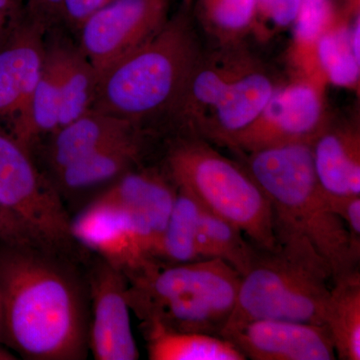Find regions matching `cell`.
<instances>
[{
    "instance_id": "obj_34",
    "label": "cell",
    "mask_w": 360,
    "mask_h": 360,
    "mask_svg": "<svg viewBox=\"0 0 360 360\" xmlns=\"http://www.w3.org/2000/svg\"><path fill=\"white\" fill-rule=\"evenodd\" d=\"M18 359V357H15V355L13 354V352L7 350L6 347H4V345L1 343V338H0V360H15Z\"/></svg>"
},
{
    "instance_id": "obj_9",
    "label": "cell",
    "mask_w": 360,
    "mask_h": 360,
    "mask_svg": "<svg viewBox=\"0 0 360 360\" xmlns=\"http://www.w3.org/2000/svg\"><path fill=\"white\" fill-rule=\"evenodd\" d=\"M326 87L316 78L292 75L288 82L279 84L257 120L229 149L239 155L288 144H311L333 122Z\"/></svg>"
},
{
    "instance_id": "obj_23",
    "label": "cell",
    "mask_w": 360,
    "mask_h": 360,
    "mask_svg": "<svg viewBox=\"0 0 360 360\" xmlns=\"http://www.w3.org/2000/svg\"><path fill=\"white\" fill-rule=\"evenodd\" d=\"M338 13L333 0H302L291 27L292 39L288 51L292 75L316 78L326 82L317 68V44Z\"/></svg>"
},
{
    "instance_id": "obj_11",
    "label": "cell",
    "mask_w": 360,
    "mask_h": 360,
    "mask_svg": "<svg viewBox=\"0 0 360 360\" xmlns=\"http://www.w3.org/2000/svg\"><path fill=\"white\" fill-rule=\"evenodd\" d=\"M86 272L91 304L89 350L92 356L96 360L139 359L124 271L97 255Z\"/></svg>"
},
{
    "instance_id": "obj_5",
    "label": "cell",
    "mask_w": 360,
    "mask_h": 360,
    "mask_svg": "<svg viewBox=\"0 0 360 360\" xmlns=\"http://www.w3.org/2000/svg\"><path fill=\"white\" fill-rule=\"evenodd\" d=\"M239 156L269 198L274 231L296 232L309 239L328 260L333 281L359 270L345 222L331 210L315 175L311 144L274 146Z\"/></svg>"
},
{
    "instance_id": "obj_27",
    "label": "cell",
    "mask_w": 360,
    "mask_h": 360,
    "mask_svg": "<svg viewBox=\"0 0 360 360\" xmlns=\"http://www.w3.org/2000/svg\"><path fill=\"white\" fill-rule=\"evenodd\" d=\"M195 13L217 44H240L252 30L255 0H196Z\"/></svg>"
},
{
    "instance_id": "obj_22",
    "label": "cell",
    "mask_w": 360,
    "mask_h": 360,
    "mask_svg": "<svg viewBox=\"0 0 360 360\" xmlns=\"http://www.w3.org/2000/svg\"><path fill=\"white\" fill-rule=\"evenodd\" d=\"M200 210V202L179 188L167 226L148 262L174 265L200 260L198 250Z\"/></svg>"
},
{
    "instance_id": "obj_21",
    "label": "cell",
    "mask_w": 360,
    "mask_h": 360,
    "mask_svg": "<svg viewBox=\"0 0 360 360\" xmlns=\"http://www.w3.org/2000/svg\"><path fill=\"white\" fill-rule=\"evenodd\" d=\"M324 326L328 329L338 359H360L359 270L333 281Z\"/></svg>"
},
{
    "instance_id": "obj_14",
    "label": "cell",
    "mask_w": 360,
    "mask_h": 360,
    "mask_svg": "<svg viewBox=\"0 0 360 360\" xmlns=\"http://www.w3.org/2000/svg\"><path fill=\"white\" fill-rule=\"evenodd\" d=\"M177 188L165 167L141 165L122 175L96 201L122 208L131 215L148 260L160 240L176 198Z\"/></svg>"
},
{
    "instance_id": "obj_16",
    "label": "cell",
    "mask_w": 360,
    "mask_h": 360,
    "mask_svg": "<svg viewBox=\"0 0 360 360\" xmlns=\"http://www.w3.org/2000/svg\"><path fill=\"white\" fill-rule=\"evenodd\" d=\"M312 163L329 198L360 196L359 123L331 122L311 143Z\"/></svg>"
},
{
    "instance_id": "obj_20",
    "label": "cell",
    "mask_w": 360,
    "mask_h": 360,
    "mask_svg": "<svg viewBox=\"0 0 360 360\" xmlns=\"http://www.w3.org/2000/svg\"><path fill=\"white\" fill-rule=\"evenodd\" d=\"M63 56V44H47L44 66L33 89L27 113L13 134L30 151L42 135L53 134L59 129Z\"/></svg>"
},
{
    "instance_id": "obj_25",
    "label": "cell",
    "mask_w": 360,
    "mask_h": 360,
    "mask_svg": "<svg viewBox=\"0 0 360 360\" xmlns=\"http://www.w3.org/2000/svg\"><path fill=\"white\" fill-rule=\"evenodd\" d=\"M257 248L238 226L201 206L198 236L200 259L219 258L243 276L250 269Z\"/></svg>"
},
{
    "instance_id": "obj_24",
    "label": "cell",
    "mask_w": 360,
    "mask_h": 360,
    "mask_svg": "<svg viewBox=\"0 0 360 360\" xmlns=\"http://www.w3.org/2000/svg\"><path fill=\"white\" fill-rule=\"evenodd\" d=\"M151 360H245L231 341L200 333L150 328L143 330Z\"/></svg>"
},
{
    "instance_id": "obj_32",
    "label": "cell",
    "mask_w": 360,
    "mask_h": 360,
    "mask_svg": "<svg viewBox=\"0 0 360 360\" xmlns=\"http://www.w3.org/2000/svg\"><path fill=\"white\" fill-rule=\"evenodd\" d=\"M25 13L20 0H0V46Z\"/></svg>"
},
{
    "instance_id": "obj_8",
    "label": "cell",
    "mask_w": 360,
    "mask_h": 360,
    "mask_svg": "<svg viewBox=\"0 0 360 360\" xmlns=\"http://www.w3.org/2000/svg\"><path fill=\"white\" fill-rule=\"evenodd\" d=\"M0 210L22 241L79 257L82 248L58 189L33 162L32 151L0 123Z\"/></svg>"
},
{
    "instance_id": "obj_15",
    "label": "cell",
    "mask_w": 360,
    "mask_h": 360,
    "mask_svg": "<svg viewBox=\"0 0 360 360\" xmlns=\"http://www.w3.org/2000/svg\"><path fill=\"white\" fill-rule=\"evenodd\" d=\"M72 233L82 248L123 271L146 262L131 215L117 206L94 200L71 221Z\"/></svg>"
},
{
    "instance_id": "obj_1",
    "label": "cell",
    "mask_w": 360,
    "mask_h": 360,
    "mask_svg": "<svg viewBox=\"0 0 360 360\" xmlns=\"http://www.w3.org/2000/svg\"><path fill=\"white\" fill-rule=\"evenodd\" d=\"M91 304L78 257L0 240V338L25 360H84Z\"/></svg>"
},
{
    "instance_id": "obj_35",
    "label": "cell",
    "mask_w": 360,
    "mask_h": 360,
    "mask_svg": "<svg viewBox=\"0 0 360 360\" xmlns=\"http://www.w3.org/2000/svg\"><path fill=\"white\" fill-rule=\"evenodd\" d=\"M191 2H193V0H184V4H186V6L187 7L191 6Z\"/></svg>"
},
{
    "instance_id": "obj_26",
    "label": "cell",
    "mask_w": 360,
    "mask_h": 360,
    "mask_svg": "<svg viewBox=\"0 0 360 360\" xmlns=\"http://www.w3.org/2000/svg\"><path fill=\"white\" fill-rule=\"evenodd\" d=\"M97 84L98 73L89 59L78 47L63 44L59 129L91 110Z\"/></svg>"
},
{
    "instance_id": "obj_31",
    "label": "cell",
    "mask_w": 360,
    "mask_h": 360,
    "mask_svg": "<svg viewBox=\"0 0 360 360\" xmlns=\"http://www.w3.org/2000/svg\"><path fill=\"white\" fill-rule=\"evenodd\" d=\"M63 0H27L26 13L37 18L47 27L63 20Z\"/></svg>"
},
{
    "instance_id": "obj_4",
    "label": "cell",
    "mask_w": 360,
    "mask_h": 360,
    "mask_svg": "<svg viewBox=\"0 0 360 360\" xmlns=\"http://www.w3.org/2000/svg\"><path fill=\"white\" fill-rule=\"evenodd\" d=\"M127 300L142 329L220 336L233 312L241 276L219 258L125 270Z\"/></svg>"
},
{
    "instance_id": "obj_10",
    "label": "cell",
    "mask_w": 360,
    "mask_h": 360,
    "mask_svg": "<svg viewBox=\"0 0 360 360\" xmlns=\"http://www.w3.org/2000/svg\"><path fill=\"white\" fill-rule=\"evenodd\" d=\"M169 0H113L82 22L78 49L101 75L167 23Z\"/></svg>"
},
{
    "instance_id": "obj_19",
    "label": "cell",
    "mask_w": 360,
    "mask_h": 360,
    "mask_svg": "<svg viewBox=\"0 0 360 360\" xmlns=\"http://www.w3.org/2000/svg\"><path fill=\"white\" fill-rule=\"evenodd\" d=\"M144 146L141 130L98 149L56 174V182L60 187L58 189L80 191L115 177L120 179L129 170L141 165Z\"/></svg>"
},
{
    "instance_id": "obj_12",
    "label": "cell",
    "mask_w": 360,
    "mask_h": 360,
    "mask_svg": "<svg viewBox=\"0 0 360 360\" xmlns=\"http://www.w3.org/2000/svg\"><path fill=\"white\" fill-rule=\"evenodd\" d=\"M47 30L26 13L0 46V123L11 134L25 120L41 72Z\"/></svg>"
},
{
    "instance_id": "obj_28",
    "label": "cell",
    "mask_w": 360,
    "mask_h": 360,
    "mask_svg": "<svg viewBox=\"0 0 360 360\" xmlns=\"http://www.w3.org/2000/svg\"><path fill=\"white\" fill-rule=\"evenodd\" d=\"M302 0H255L251 33L259 42H269L292 27Z\"/></svg>"
},
{
    "instance_id": "obj_6",
    "label": "cell",
    "mask_w": 360,
    "mask_h": 360,
    "mask_svg": "<svg viewBox=\"0 0 360 360\" xmlns=\"http://www.w3.org/2000/svg\"><path fill=\"white\" fill-rule=\"evenodd\" d=\"M276 236L274 248L258 246L222 331L264 319L324 326L333 283L330 265L304 236L286 231H276Z\"/></svg>"
},
{
    "instance_id": "obj_29",
    "label": "cell",
    "mask_w": 360,
    "mask_h": 360,
    "mask_svg": "<svg viewBox=\"0 0 360 360\" xmlns=\"http://www.w3.org/2000/svg\"><path fill=\"white\" fill-rule=\"evenodd\" d=\"M328 200L331 210L345 222L352 253L360 260V196Z\"/></svg>"
},
{
    "instance_id": "obj_17",
    "label": "cell",
    "mask_w": 360,
    "mask_h": 360,
    "mask_svg": "<svg viewBox=\"0 0 360 360\" xmlns=\"http://www.w3.org/2000/svg\"><path fill=\"white\" fill-rule=\"evenodd\" d=\"M141 130L129 120L90 110L51 134L47 160L56 174L71 163Z\"/></svg>"
},
{
    "instance_id": "obj_3",
    "label": "cell",
    "mask_w": 360,
    "mask_h": 360,
    "mask_svg": "<svg viewBox=\"0 0 360 360\" xmlns=\"http://www.w3.org/2000/svg\"><path fill=\"white\" fill-rule=\"evenodd\" d=\"M202 51L188 11H179L146 44L99 75L91 110L141 127L170 115Z\"/></svg>"
},
{
    "instance_id": "obj_7",
    "label": "cell",
    "mask_w": 360,
    "mask_h": 360,
    "mask_svg": "<svg viewBox=\"0 0 360 360\" xmlns=\"http://www.w3.org/2000/svg\"><path fill=\"white\" fill-rule=\"evenodd\" d=\"M162 165L177 188L238 226L251 243L262 248L276 246L271 203L243 163L221 155L201 137L177 134L168 142Z\"/></svg>"
},
{
    "instance_id": "obj_18",
    "label": "cell",
    "mask_w": 360,
    "mask_h": 360,
    "mask_svg": "<svg viewBox=\"0 0 360 360\" xmlns=\"http://www.w3.org/2000/svg\"><path fill=\"white\" fill-rule=\"evenodd\" d=\"M359 2L347 1L317 44V68L328 85L359 92Z\"/></svg>"
},
{
    "instance_id": "obj_30",
    "label": "cell",
    "mask_w": 360,
    "mask_h": 360,
    "mask_svg": "<svg viewBox=\"0 0 360 360\" xmlns=\"http://www.w3.org/2000/svg\"><path fill=\"white\" fill-rule=\"evenodd\" d=\"M113 0H63V20L78 30L92 13Z\"/></svg>"
},
{
    "instance_id": "obj_33",
    "label": "cell",
    "mask_w": 360,
    "mask_h": 360,
    "mask_svg": "<svg viewBox=\"0 0 360 360\" xmlns=\"http://www.w3.org/2000/svg\"><path fill=\"white\" fill-rule=\"evenodd\" d=\"M0 240H20L18 238H16L15 234L11 227L9 226V224H7L4 217L0 214Z\"/></svg>"
},
{
    "instance_id": "obj_13",
    "label": "cell",
    "mask_w": 360,
    "mask_h": 360,
    "mask_svg": "<svg viewBox=\"0 0 360 360\" xmlns=\"http://www.w3.org/2000/svg\"><path fill=\"white\" fill-rule=\"evenodd\" d=\"M246 359H336L333 340L326 326L283 319H255L220 333Z\"/></svg>"
},
{
    "instance_id": "obj_2",
    "label": "cell",
    "mask_w": 360,
    "mask_h": 360,
    "mask_svg": "<svg viewBox=\"0 0 360 360\" xmlns=\"http://www.w3.org/2000/svg\"><path fill=\"white\" fill-rule=\"evenodd\" d=\"M281 82L243 42L202 51L170 113L181 134L229 148L257 120Z\"/></svg>"
}]
</instances>
